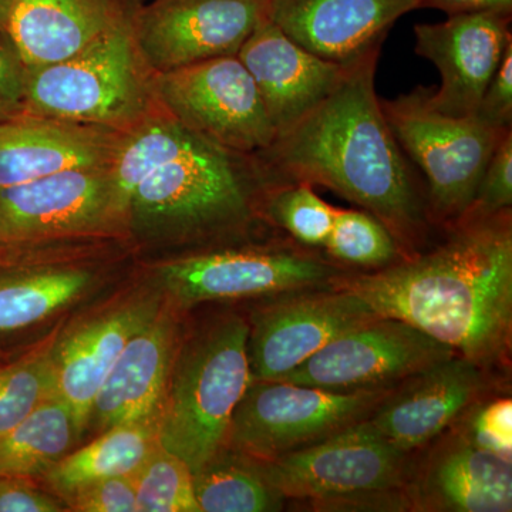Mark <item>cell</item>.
I'll use <instances>...</instances> for the list:
<instances>
[{"instance_id":"1","label":"cell","mask_w":512,"mask_h":512,"mask_svg":"<svg viewBox=\"0 0 512 512\" xmlns=\"http://www.w3.org/2000/svg\"><path fill=\"white\" fill-rule=\"evenodd\" d=\"M111 171L134 249L191 252L252 241L266 225L264 192L279 183L258 156L208 143L163 109L128 131Z\"/></svg>"},{"instance_id":"2","label":"cell","mask_w":512,"mask_h":512,"mask_svg":"<svg viewBox=\"0 0 512 512\" xmlns=\"http://www.w3.org/2000/svg\"><path fill=\"white\" fill-rule=\"evenodd\" d=\"M444 232L417 255L375 271H343L330 285L488 370L511 349V210L463 218Z\"/></svg>"},{"instance_id":"3","label":"cell","mask_w":512,"mask_h":512,"mask_svg":"<svg viewBox=\"0 0 512 512\" xmlns=\"http://www.w3.org/2000/svg\"><path fill=\"white\" fill-rule=\"evenodd\" d=\"M382 50L350 64L318 106L256 154L279 181L322 185L392 232L404 256L430 247L426 188L397 143L375 89Z\"/></svg>"},{"instance_id":"4","label":"cell","mask_w":512,"mask_h":512,"mask_svg":"<svg viewBox=\"0 0 512 512\" xmlns=\"http://www.w3.org/2000/svg\"><path fill=\"white\" fill-rule=\"evenodd\" d=\"M248 336L241 316H224L175 356L157 417V440L194 474L227 446L232 414L252 382Z\"/></svg>"},{"instance_id":"5","label":"cell","mask_w":512,"mask_h":512,"mask_svg":"<svg viewBox=\"0 0 512 512\" xmlns=\"http://www.w3.org/2000/svg\"><path fill=\"white\" fill-rule=\"evenodd\" d=\"M134 20L76 55L29 67L25 113L128 133L161 111Z\"/></svg>"},{"instance_id":"6","label":"cell","mask_w":512,"mask_h":512,"mask_svg":"<svg viewBox=\"0 0 512 512\" xmlns=\"http://www.w3.org/2000/svg\"><path fill=\"white\" fill-rule=\"evenodd\" d=\"M262 468L285 500L315 510L402 511L413 463L367 419Z\"/></svg>"},{"instance_id":"7","label":"cell","mask_w":512,"mask_h":512,"mask_svg":"<svg viewBox=\"0 0 512 512\" xmlns=\"http://www.w3.org/2000/svg\"><path fill=\"white\" fill-rule=\"evenodd\" d=\"M431 89L416 87L380 104L397 143L424 177L431 220L444 231L470 208L488 161L512 128L495 127L477 114L447 116L431 104Z\"/></svg>"},{"instance_id":"8","label":"cell","mask_w":512,"mask_h":512,"mask_svg":"<svg viewBox=\"0 0 512 512\" xmlns=\"http://www.w3.org/2000/svg\"><path fill=\"white\" fill-rule=\"evenodd\" d=\"M153 271L178 302L194 305L322 288L345 269L298 242L252 239L173 256Z\"/></svg>"},{"instance_id":"9","label":"cell","mask_w":512,"mask_h":512,"mask_svg":"<svg viewBox=\"0 0 512 512\" xmlns=\"http://www.w3.org/2000/svg\"><path fill=\"white\" fill-rule=\"evenodd\" d=\"M396 386L335 392L284 380H252L235 407L227 444L266 463L372 416Z\"/></svg>"},{"instance_id":"10","label":"cell","mask_w":512,"mask_h":512,"mask_svg":"<svg viewBox=\"0 0 512 512\" xmlns=\"http://www.w3.org/2000/svg\"><path fill=\"white\" fill-rule=\"evenodd\" d=\"M131 249L126 239L106 237L0 245V338L72 305Z\"/></svg>"},{"instance_id":"11","label":"cell","mask_w":512,"mask_h":512,"mask_svg":"<svg viewBox=\"0 0 512 512\" xmlns=\"http://www.w3.org/2000/svg\"><path fill=\"white\" fill-rule=\"evenodd\" d=\"M161 109L195 136L256 156L276 138L264 101L238 56H221L156 74Z\"/></svg>"},{"instance_id":"12","label":"cell","mask_w":512,"mask_h":512,"mask_svg":"<svg viewBox=\"0 0 512 512\" xmlns=\"http://www.w3.org/2000/svg\"><path fill=\"white\" fill-rule=\"evenodd\" d=\"M90 237L127 241L111 163L0 188V245Z\"/></svg>"},{"instance_id":"13","label":"cell","mask_w":512,"mask_h":512,"mask_svg":"<svg viewBox=\"0 0 512 512\" xmlns=\"http://www.w3.org/2000/svg\"><path fill=\"white\" fill-rule=\"evenodd\" d=\"M456 355L409 323L379 316L342 333L281 380L335 392L380 389Z\"/></svg>"},{"instance_id":"14","label":"cell","mask_w":512,"mask_h":512,"mask_svg":"<svg viewBox=\"0 0 512 512\" xmlns=\"http://www.w3.org/2000/svg\"><path fill=\"white\" fill-rule=\"evenodd\" d=\"M269 16V0H148L134 19L138 52L154 74L237 56Z\"/></svg>"},{"instance_id":"15","label":"cell","mask_w":512,"mask_h":512,"mask_svg":"<svg viewBox=\"0 0 512 512\" xmlns=\"http://www.w3.org/2000/svg\"><path fill=\"white\" fill-rule=\"evenodd\" d=\"M376 318L362 298L333 285L282 293L252 316V380H281L342 333Z\"/></svg>"},{"instance_id":"16","label":"cell","mask_w":512,"mask_h":512,"mask_svg":"<svg viewBox=\"0 0 512 512\" xmlns=\"http://www.w3.org/2000/svg\"><path fill=\"white\" fill-rule=\"evenodd\" d=\"M512 13H457L439 23L414 26V52L440 72L439 89H431V104L453 117L477 114L481 99L508 43Z\"/></svg>"},{"instance_id":"17","label":"cell","mask_w":512,"mask_h":512,"mask_svg":"<svg viewBox=\"0 0 512 512\" xmlns=\"http://www.w3.org/2000/svg\"><path fill=\"white\" fill-rule=\"evenodd\" d=\"M485 384V370L456 355L397 384L369 421L399 450L412 454L480 402Z\"/></svg>"},{"instance_id":"18","label":"cell","mask_w":512,"mask_h":512,"mask_svg":"<svg viewBox=\"0 0 512 512\" xmlns=\"http://www.w3.org/2000/svg\"><path fill=\"white\" fill-rule=\"evenodd\" d=\"M419 0H269V19L312 55L350 66L382 50L384 37Z\"/></svg>"},{"instance_id":"19","label":"cell","mask_w":512,"mask_h":512,"mask_svg":"<svg viewBox=\"0 0 512 512\" xmlns=\"http://www.w3.org/2000/svg\"><path fill=\"white\" fill-rule=\"evenodd\" d=\"M237 56L258 87L276 136L328 97L349 67L312 55L269 16L256 26Z\"/></svg>"},{"instance_id":"20","label":"cell","mask_w":512,"mask_h":512,"mask_svg":"<svg viewBox=\"0 0 512 512\" xmlns=\"http://www.w3.org/2000/svg\"><path fill=\"white\" fill-rule=\"evenodd\" d=\"M412 511L510 512L512 461L488 453L463 431L437 443L406 485Z\"/></svg>"},{"instance_id":"21","label":"cell","mask_w":512,"mask_h":512,"mask_svg":"<svg viewBox=\"0 0 512 512\" xmlns=\"http://www.w3.org/2000/svg\"><path fill=\"white\" fill-rule=\"evenodd\" d=\"M126 134L30 113L0 120V188L113 163Z\"/></svg>"},{"instance_id":"22","label":"cell","mask_w":512,"mask_h":512,"mask_svg":"<svg viewBox=\"0 0 512 512\" xmlns=\"http://www.w3.org/2000/svg\"><path fill=\"white\" fill-rule=\"evenodd\" d=\"M177 326L160 312L131 336L94 397L87 427L157 420L177 356Z\"/></svg>"},{"instance_id":"23","label":"cell","mask_w":512,"mask_h":512,"mask_svg":"<svg viewBox=\"0 0 512 512\" xmlns=\"http://www.w3.org/2000/svg\"><path fill=\"white\" fill-rule=\"evenodd\" d=\"M160 309L157 295L134 299L77 326L52 349L56 393L72 407L83 433L94 397L117 357Z\"/></svg>"},{"instance_id":"24","label":"cell","mask_w":512,"mask_h":512,"mask_svg":"<svg viewBox=\"0 0 512 512\" xmlns=\"http://www.w3.org/2000/svg\"><path fill=\"white\" fill-rule=\"evenodd\" d=\"M148 0H12L8 30L29 67L76 55L136 19Z\"/></svg>"},{"instance_id":"25","label":"cell","mask_w":512,"mask_h":512,"mask_svg":"<svg viewBox=\"0 0 512 512\" xmlns=\"http://www.w3.org/2000/svg\"><path fill=\"white\" fill-rule=\"evenodd\" d=\"M157 420L121 424L46 471L47 483L60 497L111 477H131L157 447Z\"/></svg>"},{"instance_id":"26","label":"cell","mask_w":512,"mask_h":512,"mask_svg":"<svg viewBox=\"0 0 512 512\" xmlns=\"http://www.w3.org/2000/svg\"><path fill=\"white\" fill-rule=\"evenodd\" d=\"M82 436L72 407L59 394H52L18 426L0 436V477L45 474Z\"/></svg>"},{"instance_id":"27","label":"cell","mask_w":512,"mask_h":512,"mask_svg":"<svg viewBox=\"0 0 512 512\" xmlns=\"http://www.w3.org/2000/svg\"><path fill=\"white\" fill-rule=\"evenodd\" d=\"M194 491L201 512H271L285 498L269 483L261 461L222 448L194 474Z\"/></svg>"},{"instance_id":"28","label":"cell","mask_w":512,"mask_h":512,"mask_svg":"<svg viewBox=\"0 0 512 512\" xmlns=\"http://www.w3.org/2000/svg\"><path fill=\"white\" fill-rule=\"evenodd\" d=\"M336 208L323 201L312 185L279 181L269 185L261 202L262 220L282 229L299 245L323 248L335 220Z\"/></svg>"},{"instance_id":"29","label":"cell","mask_w":512,"mask_h":512,"mask_svg":"<svg viewBox=\"0 0 512 512\" xmlns=\"http://www.w3.org/2000/svg\"><path fill=\"white\" fill-rule=\"evenodd\" d=\"M323 249L339 264L365 271L386 268L406 258L392 232L372 214L359 210L336 208Z\"/></svg>"},{"instance_id":"30","label":"cell","mask_w":512,"mask_h":512,"mask_svg":"<svg viewBox=\"0 0 512 512\" xmlns=\"http://www.w3.org/2000/svg\"><path fill=\"white\" fill-rule=\"evenodd\" d=\"M131 478L138 512H201L190 466L160 444Z\"/></svg>"},{"instance_id":"31","label":"cell","mask_w":512,"mask_h":512,"mask_svg":"<svg viewBox=\"0 0 512 512\" xmlns=\"http://www.w3.org/2000/svg\"><path fill=\"white\" fill-rule=\"evenodd\" d=\"M56 393L52 350L0 367V436Z\"/></svg>"},{"instance_id":"32","label":"cell","mask_w":512,"mask_h":512,"mask_svg":"<svg viewBox=\"0 0 512 512\" xmlns=\"http://www.w3.org/2000/svg\"><path fill=\"white\" fill-rule=\"evenodd\" d=\"M458 427L467 439L488 453L512 461V400L497 397L485 403H474L461 416Z\"/></svg>"},{"instance_id":"33","label":"cell","mask_w":512,"mask_h":512,"mask_svg":"<svg viewBox=\"0 0 512 512\" xmlns=\"http://www.w3.org/2000/svg\"><path fill=\"white\" fill-rule=\"evenodd\" d=\"M512 205V130L501 138L488 161L476 197L463 218H484L510 211ZM461 218V220H463Z\"/></svg>"},{"instance_id":"34","label":"cell","mask_w":512,"mask_h":512,"mask_svg":"<svg viewBox=\"0 0 512 512\" xmlns=\"http://www.w3.org/2000/svg\"><path fill=\"white\" fill-rule=\"evenodd\" d=\"M70 510L80 512H138L133 478L111 477L86 485L64 498Z\"/></svg>"},{"instance_id":"35","label":"cell","mask_w":512,"mask_h":512,"mask_svg":"<svg viewBox=\"0 0 512 512\" xmlns=\"http://www.w3.org/2000/svg\"><path fill=\"white\" fill-rule=\"evenodd\" d=\"M29 66L8 32H0V120L25 113Z\"/></svg>"},{"instance_id":"36","label":"cell","mask_w":512,"mask_h":512,"mask_svg":"<svg viewBox=\"0 0 512 512\" xmlns=\"http://www.w3.org/2000/svg\"><path fill=\"white\" fill-rule=\"evenodd\" d=\"M477 116L495 127L512 128V42L485 89Z\"/></svg>"},{"instance_id":"37","label":"cell","mask_w":512,"mask_h":512,"mask_svg":"<svg viewBox=\"0 0 512 512\" xmlns=\"http://www.w3.org/2000/svg\"><path fill=\"white\" fill-rule=\"evenodd\" d=\"M62 503L25 477H0V512H59Z\"/></svg>"},{"instance_id":"38","label":"cell","mask_w":512,"mask_h":512,"mask_svg":"<svg viewBox=\"0 0 512 512\" xmlns=\"http://www.w3.org/2000/svg\"><path fill=\"white\" fill-rule=\"evenodd\" d=\"M420 8L443 10L448 16L457 13L495 12L512 13V0H419Z\"/></svg>"},{"instance_id":"39","label":"cell","mask_w":512,"mask_h":512,"mask_svg":"<svg viewBox=\"0 0 512 512\" xmlns=\"http://www.w3.org/2000/svg\"><path fill=\"white\" fill-rule=\"evenodd\" d=\"M12 0H0V32L8 30Z\"/></svg>"}]
</instances>
